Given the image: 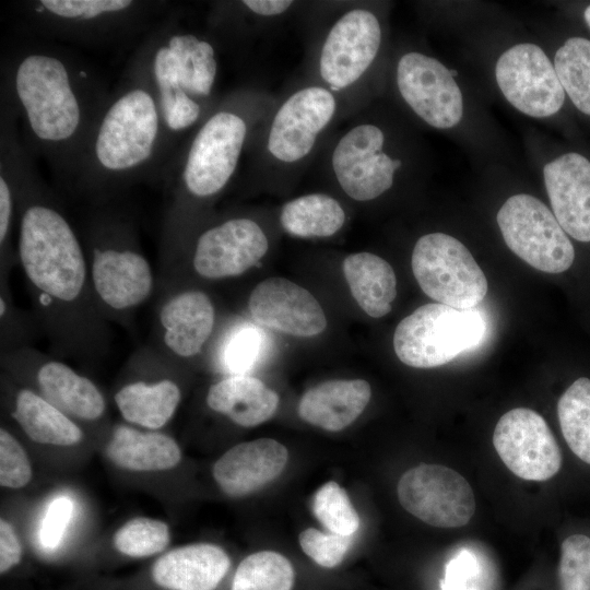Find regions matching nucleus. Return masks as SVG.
<instances>
[{
	"label": "nucleus",
	"instance_id": "obj_1",
	"mask_svg": "<svg viewBox=\"0 0 590 590\" xmlns=\"http://www.w3.org/2000/svg\"><path fill=\"white\" fill-rule=\"evenodd\" d=\"M32 157L26 149L16 193L19 264L32 312L52 355L98 361L108 355L113 334L93 294L84 243Z\"/></svg>",
	"mask_w": 590,
	"mask_h": 590
},
{
	"label": "nucleus",
	"instance_id": "obj_2",
	"mask_svg": "<svg viewBox=\"0 0 590 590\" xmlns=\"http://www.w3.org/2000/svg\"><path fill=\"white\" fill-rule=\"evenodd\" d=\"M110 91L87 60L60 44L24 37L3 50L1 102L15 114L26 149L68 191Z\"/></svg>",
	"mask_w": 590,
	"mask_h": 590
},
{
	"label": "nucleus",
	"instance_id": "obj_3",
	"mask_svg": "<svg viewBox=\"0 0 590 590\" xmlns=\"http://www.w3.org/2000/svg\"><path fill=\"white\" fill-rule=\"evenodd\" d=\"M274 101L253 86L226 93L166 164L160 178L167 196L160 260L209 216L210 204L232 184Z\"/></svg>",
	"mask_w": 590,
	"mask_h": 590
},
{
	"label": "nucleus",
	"instance_id": "obj_4",
	"mask_svg": "<svg viewBox=\"0 0 590 590\" xmlns=\"http://www.w3.org/2000/svg\"><path fill=\"white\" fill-rule=\"evenodd\" d=\"M169 158L156 99L126 66L90 133L70 192L92 205L114 202L139 182L160 181Z\"/></svg>",
	"mask_w": 590,
	"mask_h": 590
},
{
	"label": "nucleus",
	"instance_id": "obj_5",
	"mask_svg": "<svg viewBox=\"0 0 590 590\" xmlns=\"http://www.w3.org/2000/svg\"><path fill=\"white\" fill-rule=\"evenodd\" d=\"M217 47L208 33L186 27L179 12L172 11L144 35L127 62L156 99L170 158L221 98Z\"/></svg>",
	"mask_w": 590,
	"mask_h": 590
},
{
	"label": "nucleus",
	"instance_id": "obj_6",
	"mask_svg": "<svg viewBox=\"0 0 590 590\" xmlns=\"http://www.w3.org/2000/svg\"><path fill=\"white\" fill-rule=\"evenodd\" d=\"M310 9L304 78L338 98L345 121L367 106L384 45L382 22L365 2H320Z\"/></svg>",
	"mask_w": 590,
	"mask_h": 590
},
{
	"label": "nucleus",
	"instance_id": "obj_7",
	"mask_svg": "<svg viewBox=\"0 0 590 590\" xmlns=\"http://www.w3.org/2000/svg\"><path fill=\"white\" fill-rule=\"evenodd\" d=\"M342 122L338 98L303 78L279 97L246 152L247 172L259 181L294 182L317 161L324 143Z\"/></svg>",
	"mask_w": 590,
	"mask_h": 590
},
{
	"label": "nucleus",
	"instance_id": "obj_8",
	"mask_svg": "<svg viewBox=\"0 0 590 590\" xmlns=\"http://www.w3.org/2000/svg\"><path fill=\"white\" fill-rule=\"evenodd\" d=\"M114 202L92 205L83 243L97 307L109 323L128 327L156 294L157 278L131 216Z\"/></svg>",
	"mask_w": 590,
	"mask_h": 590
},
{
	"label": "nucleus",
	"instance_id": "obj_9",
	"mask_svg": "<svg viewBox=\"0 0 590 590\" xmlns=\"http://www.w3.org/2000/svg\"><path fill=\"white\" fill-rule=\"evenodd\" d=\"M14 8L16 26L26 38L107 47L146 34L172 12L173 4L161 0H32Z\"/></svg>",
	"mask_w": 590,
	"mask_h": 590
},
{
	"label": "nucleus",
	"instance_id": "obj_10",
	"mask_svg": "<svg viewBox=\"0 0 590 590\" xmlns=\"http://www.w3.org/2000/svg\"><path fill=\"white\" fill-rule=\"evenodd\" d=\"M269 246L267 232L250 215L206 217L160 260L157 284H185L192 278L219 281L239 276L259 264Z\"/></svg>",
	"mask_w": 590,
	"mask_h": 590
},
{
	"label": "nucleus",
	"instance_id": "obj_11",
	"mask_svg": "<svg viewBox=\"0 0 590 590\" xmlns=\"http://www.w3.org/2000/svg\"><path fill=\"white\" fill-rule=\"evenodd\" d=\"M388 144L385 127L363 109L329 137L317 158L318 169L349 199L371 202L394 186L404 166Z\"/></svg>",
	"mask_w": 590,
	"mask_h": 590
},
{
	"label": "nucleus",
	"instance_id": "obj_12",
	"mask_svg": "<svg viewBox=\"0 0 590 590\" xmlns=\"http://www.w3.org/2000/svg\"><path fill=\"white\" fill-rule=\"evenodd\" d=\"M485 330V320L476 308L457 309L440 303L426 304L398 323L393 349L403 364L433 368L479 345Z\"/></svg>",
	"mask_w": 590,
	"mask_h": 590
},
{
	"label": "nucleus",
	"instance_id": "obj_13",
	"mask_svg": "<svg viewBox=\"0 0 590 590\" xmlns=\"http://www.w3.org/2000/svg\"><path fill=\"white\" fill-rule=\"evenodd\" d=\"M152 345L186 365L208 354L219 334L210 295L192 284H157Z\"/></svg>",
	"mask_w": 590,
	"mask_h": 590
},
{
	"label": "nucleus",
	"instance_id": "obj_14",
	"mask_svg": "<svg viewBox=\"0 0 590 590\" xmlns=\"http://www.w3.org/2000/svg\"><path fill=\"white\" fill-rule=\"evenodd\" d=\"M421 290L432 299L457 308H475L486 296V276L469 249L445 233L421 236L411 257Z\"/></svg>",
	"mask_w": 590,
	"mask_h": 590
},
{
	"label": "nucleus",
	"instance_id": "obj_15",
	"mask_svg": "<svg viewBox=\"0 0 590 590\" xmlns=\"http://www.w3.org/2000/svg\"><path fill=\"white\" fill-rule=\"evenodd\" d=\"M4 374L25 380V387L73 420L95 422L106 411L97 386L71 366L34 346L0 353Z\"/></svg>",
	"mask_w": 590,
	"mask_h": 590
},
{
	"label": "nucleus",
	"instance_id": "obj_16",
	"mask_svg": "<svg viewBox=\"0 0 590 590\" xmlns=\"http://www.w3.org/2000/svg\"><path fill=\"white\" fill-rule=\"evenodd\" d=\"M508 248L532 268L557 274L568 270L575 249L550 209L533 196L515 194L497 213Z\"/></svg>",
	"mask_w": 590,
	"mask_h": 590
},
{
	"label": "nucleus",
	"instance_id": "obj_17",
	"mask_svg": "<svg viewBox=\"0 0 590 590\" xmlns=\"http://www.w3.org/2000/svg\"><path fill=\"white\" fill-rule=\"evenodd\" d=\"M401 506L423 522L437 528L465 526L475 511V498L468 481L440 464H420L399 480Z\"/></svg>",
	"mask_w": 590,
	"mask_h": 590
},
{
	"label": "nucleus",
	"instance_id": "obj_18",
	"mask_svg": "<svg viewBox=\"0 0 590 590\" xmlns=\"http://www.w3.org/2000/svg\"><path fill=\"white\" fill-rule=\"evenodd\" d=\"M394 81L401 99L428 126L449 129L460 122L461 91L450 70L436 58L420 51L401 55Z\"/></svg>",
	"mask_w": 590,
	"mask_h": 590
},
{
	"label": "nucleus",
	"instance_id": "obj_19",
	"mask_svg": "<svg viewBox=\"0 0 590 590\" xmlns=\"http://www.w3.org/2000/svg\"><path fill=\"white\" fill-rule=\"evenodd\" d=\"M495 75L506 99L528 116L548 117L564 104L565 91L555 68L534 44H518L506 50L497 60Z\"/></svg>",
	"mask_w": 590,
	"mask_h": 590
},
{
	"label": "nucleus",
	"instance_id": "obj_20",
	"mask_svg": "<svg viewBox=\"0 0 590 590\" xmlns=\"http://www.w3.org/2000/svg\"><path fill=\"white\" fill-rule=\"evenodd\" d=\"M494 448L505 465L526 481H546L560 469L562 453L545 420L535 411L516 408L497 422Z\"/></svg>",
	"mask_w": 590,
	"mask_h": 590
},
{
	"label": "nucleus",
	"instance_id": "obj_21",
	"mask_svg": "<svg viewBox=\"0 0 590 590\" xmlns=\"http://www.w3.org/2000/svg\"><path fill=\"white\" fill-rule=\"evenodd\" d=\"M180 366L153 346L152 377L145 378L130 355L127 369L133 373L134 378L123 382L114 396L122 417L149 430L166 425L181 401L180 385L173 377V371Z\"/></svg>",
	"mask_w": 590,
	"mask_h": 590
},
{
	"label": "nucleus",
	"instance_id": "obj_22",
	"mask_svg": "<svg viewBox=\"0 0 590 590\" xmlns=\"http://www.w3.org/2000/svg\"><path fill=\"white\" fill-rule=\"evenodd\" d=\"M247 308L258 326L294 337H315L327 327V317L315 296L284 278H269L257 284Z\"/></svg>",
	"mask_w": 590,
	"mask_h": 590
},
{
	"label": "nucleus",
	"instance_id": "obj_23",
	"mask_svg": "<svg viewBox=\"0 0 590 590\" xmlns=\"http://www.w3.org/2000/svg\"><path fill=\"white\" fill-rule=\"evenodd\" d=\"M544 182L553 214L562 228L579 241H590V162L566 153L547 163Z\"/></svg>",
	"mask_w": 590,
	"mask_h": 590
},
{
	"label": "nucleus",
	"instance_id": "obj_24",
	"mask_svg": "<svg viewBox=\"0 0 590 590\" xmlns=\"http://www.w3.org/2000/svg\"><path fill=\"white\" fill-rule=\"evenodd\" d=\"M287 449L279 441L260 438L238 444L213 465V476L229 496H245L274 479L287 462Z\"/></svg>",
	"mask_w": 590,
	"mask_h": 590
},
{
	"label": "nucleus",
	"instance_id": "obj_25",
	"mask_svg": "<svg viewBox=\"0 0 590 590\" xmlns=\"http://www.w3.org/2000/svg\"><path fill=\"white\" fill-rule=\"evenodd\" d=\"M0 278H9L19 264L17 241V179L21 158L26 150L17 118L0 103Z\"/></svg>",
	"mask_w": 590,
	"mask_h": 590
},
{
	"label": "nucleus",
	"instance_id": "obj_26",
	"mask_svg": "<svg viewBox=\"0 0 590 590\" xmlns=\"http://www.w3.org/2000/svg\"><path fill=\"white\" fill-rule=\"evenodd\" d=\"M231 560L223 548L198 543L174 548L153 565L152 578L167 590H214Z\"/></svg>",
	"mask_w": 590,
	"mask_h": 590
},
{
	"label": "nucleus",
	"instance_id": "obj_27",
	"mask_svg": "<svg viewBox=\"0 0 590 590\" xmlns=\"http://www.w3.org/2000/svg\"><path fill=\"white\" fill-rule=\"evenodd\" d=\"M371 397L369 384L363 379H335L307 390L298 404L305 422L330 432H339L353 423Z\"/></svg>",
	"mask_w": 590,
	"mask_h": 590
},
{
	"label": "nucleus",
	"instance_id": "obj_28",
	"mask_svg": "<svg viewBox=\"0 0 590 590\" xmlns=\"http://www.w3.org/2000/svg\"><path fill=\"white\" fill-rule=\"evenodd\" d=\"M299 7L290 0L216 1L206 17V33L217 45L239 44Z\"/></svg>",
	"mask_w": 590,
	"mask_h": 590
},
{
	"label": "nucleus",
	"instance_id": "obj_29",
	"mask_svg": "<svg viewBox=\"0 0 590 590\" xmlns=\"http://www.w3.org/2000/svg\"><path fill=\"white\" fill-rule=\"evenodd\" d=\"M208 406L243 427H252L271 418L279 406V396L251 375L226 376L210 386Z\"/></svg>",
	"mask_w": 590,
	"mask_h": 590
},
{
	"label": "nucleus",
	"instance_id": "obj_30",
	"mask_svg": "<svg viewBox=\"0 0 590 590\" xmlns=\"http://www.w3.org/2000/svg\"><path fill=\"white\" fill-rule=\"evenodd\" d=\"M269 349L264 328L249 319L232 317L219 332L208 361L226 376L250 375L266 359Z\"/></svg>",
	"mask_w": 590,
	"mask_h": 590
},
{
	"label": "nucleus",
	"instance_id": "obj_31",
	"mask_svg": "<svg viewBox=\"0 0 590 590\" xmlns=\"http://www.w3.org/2000/svg\"><path fill=\"white\" fill-rule=\"evenodd\" d=\"M10 415L22 432L38 444L73 446L84 436L72 417L22 386L12 391Z\"/></svg>",
	"mask_w": 590,
	"mask_h": 590
},
{
	"label": "nucleus",
	"instance_id": "obj_32",
	"mask_svg": "<svg viewBox=\"0 0 590 590\" xmlns=\"http://www.w3.org/2000/svg\"><path fill=\"white\" fill-rule=\"evenodd\" d=\"M106 451L116 465L132 471L172 469L181 458L180 449L172 437L128 425L113 428Z\"/></svg>",
	"mask_w": 590,
	"mask_h": 590
},
{
	"label": "nucleus",
	"instance_id": "obj_33",
	"mask_svg": "<svg viewBox=\"0 0 590 590\" xmlns=\"http://www.w3.org/2000/svg\"><path fill=\"white\" fill-rule=\"evenodd\" d=\"M342 268L352 296L368 316L381 318L391 311L397 278L388 261L362 251L346 256Z\"/></svg>",
	"mask_w": 590,
	"mask_h": 590
},
{
	"label": "nucleus",
	"instance_id": "obj_34",
	"mask_svg": "<svg viewBox=\"0 0 590 590\" xmlns=\"http://www.w3.org/2000/svg\"><path fill=\"white\" fill-rule=\"evenodd\" d=\"M347 214L342 203L324 192H311L285 202L279 222L288 235L299 238H327L339 233Z\"/></svg>",
	"mask_w": 590,
	"mask_h": 590
},
{
	"label": "nucleus",
	"instance_id": "obj_35",
	"mask_svg": "<svg viewBox=\"0 0 590 590\" xmlns=\"http://www.w3.org/2000/svg\"><path fill=\"white\" fill-rule=\"evenodd\" d=\"M557 414L570 450L590 464V379L581 377L562 394Z\"/></svg>",
	"mask_w": 590,
	"mask_h": 590
},
{
	"label": "nucleus",
	"instance_id": "obj_36",
	"mask_svg": "<svg viewBox=\"0 0 590 590\" xmlns=\"http://www.w3.org/2000/svg\"><path fill=\"white\" fill-rule=\"evenodd\" d=\"M554 68L574 105L590 116V40L568 38L555 54Z\"/></svg>",
	"mask_w": 590,
	"mask_h": 590
},
{
	"label": "nucleus",
	"instance_id": "obj_37",
	"mask_svg": "<svg viewBox=\"0 0 590 590\" xmlns=\"http://www.w3.org/2000/svg\"><path fill=\"white\" fill-rule=\"evenodd\" d=\"M294 570L286 557L262 551L247 556L237 567L232 590H291Z\"/></svg>",
	"mask_w": 590,
	"mask_h": 590
},
{
	"label": "nucleus",
	"instance_id": "obj_38",
	"mask_svg": "<svg viewBox=\"0 0 590 590\" xmlns=\"http://www.w3.org/2000/svg\"><path fill=\"white\" fill-rule=\"evenodd\" d=\"M39 333L34 314L15 304L9 279L0 278V353L33 346Z\"/></svg>",
	"mask_w": 590,
	"mask_h": 590
},
{
	"label": "nucleus",
	"instance_id": "obj_39",
	"mask_svg": "<svg viewBox=\"0 0 590 590\" xmlns=\"http://www.w3.org/2000/svg\"><path fill=\"white\" fill-rule=\"evenodd\" d=\"M312 511L332 533L352 535L358 529V515L346 492L335 482H328L316 492Z\"/></svg>",
	"mask_w": 590,
	"mask_h": 590
},
{
	"label": "nucleus",
	"instance_id": "obj_40",
	"mask_svg": "<svg viewBox=\"0 0 590 590\" xmlns=\"http://www.w3.org/2000/svg\"><path fill=\"white\" fill-rule=\"evenodd\" d=\"M168 526L160 520L134 518L115 534L116 548L131 557H145L163 551L169 543Z\"/></svg>",
	"mask_w": 590,
	"mask_h": 590
},
{
	"label": "nucleus",
	"instance_id": "obj_41",
	"mask_svg": "<svg viewBox=\"0 0 590 590\" xmlns=\"http://www.w3.org/2000/svg\"><path fill=\"white\" fill-rule=\"evenodd\" d=\"M558 581L560 590H590V538L573 534L563 541Z\"/></svg>",
	"mask_w": 590,
	"mask_h": 590
},
{
	"label": "nucleus",
	"instance_id": "obj_42",
	"mask_svg": "<svg viewBox=\"0 0 590 590\" xmlns=\"http://www.w3.org/2000/svg\"><path fill=\"white\" fill-rule=\"evenodd\" d=\"M352 543L351 535L324 533L308 528L299 534V544L303 551L318 565L332 568L344 558Z\"/></svg>",
	"mask_w": 590,
	"mask_h": 590
},
{
	"label": "nucleus",
	"instance_id": "obj_43",
	"mask_svg": "<svg viewBox=\"0 0 590 590\" xmlns=\"http://www.w3.org/2000/svg\"><path fill=\"white\" fill-rule=\"evenodd\" d=\"M32 477L27 455L16 438L4 427L0 429V484L20 488Z\"/></svg>",
	"mask_w": 590,
	"mask_h": 590
},
{
	"label": "nucleus",
	"instance_id": "obj_44",
	"mask_svg": "<svg viewBox=\"0 0 590 590\" xmlns=\"http://www.w3.org/2000/svg\"><path fill=\"white\" fill-rule=\"evenodd\" d=\"M73 510V500L68 496H58L49 504L38 532L43 548L54 551L60 545Z\"/></svg>",
	"mask_w": 590,
	"mask_h": 590
},
{
	"label": "nucleus",
	"instance_id": "obj_45",
	"mask_svg": "<svg viewBox=\"0 0 590 590\" xmlns=\"http://www.w3.org/2000/svg\"><path fill=\"white\" fill-rule=\"evenodd\" d=\"M475 574V556L463 550L449 562L442 590H473L471 583Z\"/></svg>",
	"mask_w": 590,
	"mask_h": 590
},
{
	"label": "nucleus",
	"instance_id": "obj_46",
	"mask_svg": "<svg viewBox=\"0 0 590 590\" xmlns=\"http://www.w3.org/2000/svg\"><path fill=\"white\" fill-rule=\"evenodd\" d=\"M22 556V546L12 526L1 519L0 521V571H8L15 566Z\"/></svg>",
	"mask_w": 590,
	"mask_h": 590
},
{
	"label": "nucleus",
	"instance_id": "obj_47",
	"mask_svg": "<svg viewBox=\"0 0 590 590\" xmlns=\"http://www.w3.org/2000/svg\"><path fill=\"white\" fill-rule=\"evenodd\" d=\"M585 20L588 26L590 27V5L585 10Z\"/></svg>",
	"mask_w": 590,
	"mask_h": 590
}]
</instances>
